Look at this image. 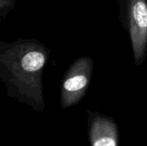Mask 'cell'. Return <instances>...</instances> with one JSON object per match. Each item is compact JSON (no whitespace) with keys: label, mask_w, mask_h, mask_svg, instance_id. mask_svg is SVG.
Instances as JSON below:
<instances>
[{"label":"cell","mask_w":147,"mask_h":146,"mask_svg":"<svg viewBox=\"0 0 147 146\" xmlns=\"http://www.w3.org/2000/svg\"><path fill=\"white\" fill-rule=\"evenodd\" d=\"M51 50L34 39L0 42V78L9 96L41 112L45 102L42 74Z\"/></svg>","instance_id":"1"},{"label":"cell","mask_w":147,"mask_h":146,"mask_svg":"<svg viewBox=\"0 0 147 146\" xmlns=\"http://www.w3.org/2000/svg\"><path fill=\"white\" fill-rule=\"evenodd\" d=\"M120 18L128 33L134 62L141 65L147 52V0H117Z\"/></svg>","instance_id":"2"},{"label":"cell","mask_w":147,"mask_h":146,"mask_svg":"<svg viewBox=\"0 0 147 146\" xmlns=\"http://www.w3.org/2000/svg\"><path fill=\"white\" fill-rule=\"evenodd\" d=\"M93 68V59L82 56L67 69L60 85V105L63 109L78 104L84 98L90 85Z\"/></svg>","instance_id":"3"},{"label":"cell","mask_w":147,"mask_h":146,"mask_svg":"<svg viewBox=\"0 0 147 146\" xmlns=\"http://www.w3.org/2000/svg\"><path fill=\"white\" fill-rule=\"evenodd\" d=\"M89 138L91 146H118V126L98 112H88Z\"/></svg>","instance_id":"4"},{"label":"cell","mask_w":147,"mask_h":146,"mask_svg":"<svg viewBox=\"0 0 147 146\" xmlns=\"http://www.w3.org/2000/svg\"><path fill=\"white\" fill-rule=\"evenodd\" d=\"M16 0H0V16L2 20H4L9 12L14 8Z\"/></svg>","instance_id":"5"}]
</instances>
